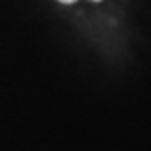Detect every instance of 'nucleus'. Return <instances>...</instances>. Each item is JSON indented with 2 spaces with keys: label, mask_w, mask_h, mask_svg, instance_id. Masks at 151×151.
<instances>
[{
  "label": "nucleus",
  "mask_w": 151,
  "mask_h": 151,
  "mask_svg": "<svg viewBox=\"0 0 151 151\" xmlns=\"http://www.w3.org/2000/svg\"><path fill=\"white\" fill-rule=\"evenodd\" d=\"M58 2H62V4H73V2H77V0H58Z\"/></svg>",
  "instance_id": "obj_1"
},
{
  "label": "nucleus",
  "mask_w": 151,
  "mask_h": 151,
  "mask_svg": "<svg viewBox=\"0 0 151 151\" xmlns=\"http://www.w3.org/2000/svg\"><path fill=\"white\" fill-rule=\"evenodd\" d=\"M93 2H100V0H93Z\"/></svg>",
  "instance_id": "obj_2"
}]
</instances>
